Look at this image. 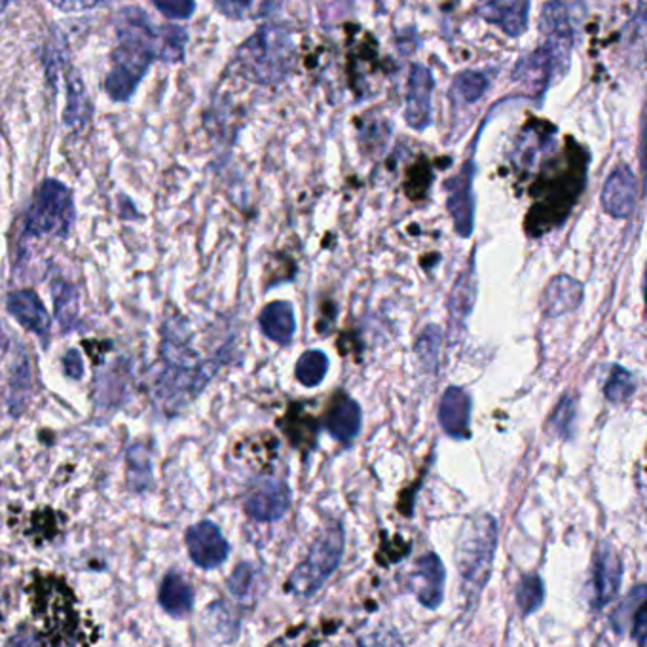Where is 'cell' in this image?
Segmentation results:
<instances>
[{
    "label": "cell",
    "instance_id": "obj_1",
    "mask_svg": "<svg viewBox=\"0 0 647 647\" xmlns=\"http://www.w3.org/2000/svg\"><path fill=\"white\" fill-rule=\"evenodd\" d=\"M158 56L155 25L139 8H125L118 14L117 48L105 89L112 101H127L135 94L150 63Z\"/></svg>",
    "mask_w": 647,
    "mask_h": 647
},
{
    "label": "cell",
    "instance_id": "obj_2",
    "mask_svg": "<svg viewBox=\"0 0 647 647\" xmlns=\"http://www.w3.org/2000/svg\"><path fill=\"white\" fill-rule=\"evenodd\" d=\"M296 59V45L285 27L270 23L243 42L237 66L245 78L260 86H276L288 78Z\"/></svg>",
    "mask_w": 647,
    "mask_h": 647
},
{
    "label": "cell",
    "instance_id": "obj_3",
    "mask_svg": "<svg viewBox=\"0 0 647 647\" xmlns=\"http://www.w3.org/2000/svg\"><path fill=\"white\" fill-rule=\"evenodd\" d=\"M498 547V523L488 513H477L462 526L456 545L457 574L467 602H477L492 574Z\"/></svg>",
    "mask_w": 647,
    "mask_h": 647
},
{
    "label": "cell",
    "instance_id": "obj_4",
    "mask_svg": "<svg viewBox=\"0 0 647 647\" xmlns=\"http://www.w3.org/2000/svg\"><path fill=\"white\" fill-rule=\"evenodd\" d=\"M344 547H346V539H344L342 524H327L312 545L308 557L294 567L288 582L289 593L298 598L317 595L319 588L329 582V577L340 566V560L344 557Z\"/></svg>",
    "mask_w": 647,
    "mask_h": 647
},
{
    "label": "cell",
    "instance_id": "obj_5",
    "mask_svg": "<svg viewBox=\"0 0 647 647\" xmlns=\"http://www.w3.org/2000/svg\"><path fill=\"white\" fill-rule=\"evenodd\" d=\"M30 606L35 618L45 626L46 647H58L76 628V610L73 593L65 582L56 577H42L29 588Z\"/></svg>",
    "mask_w": 647,
    "mask_h": 647
},
{
    "label": "cell",
    "instance_id": "obj_6",
    "mask_svg": "<svg viewBox=\"0 0 647 647\" xmlns=\"http://www.w3.org/2000/svg\"><path fill=\"white\" fill-rule=\"evenodd\" d=\"M73 194L65 184L56 179H48L38 188L29 215H27V234L35 237H66L74 227Z\"/></svg>",
    "mask_w": 647,
    "mask_h": 647
},
{
    "label": "cell",
    "instance_id": "obj_7",
    "mask_svg": "<svg viewBox=\"0 0 647 647\" xmlns=\"http://www.w3.org/2000/svg\"><path fill=\"white\" fill-rule=\"evenodd\" d=\"M539 29L544 38L539 48H544L545 52L551 56L560 73H566L572 58V46H574V25H572L570 7L562 2H547L544 7V17L539 22Z\"/></svg>",
    "mask_w": 647,
    "mask_h": 647
},
{
    "label": "cell",
    "instance_id": "obj_8",
    "mask_svg": "<svg viewBox=\"0 0 647 647\" xmlns=\"http://www.w3.org/2000/svg\"><path fill=\"white\" fill-rule=\"evenodd\" d=\"M186 549L194 564L204 570L222 566L229 559L230 545L219 526L209 521L194 524L186 532Z\"/></svg>",
    "mask_w": 647,
    "mask_h": 647
},
{
    "label": "cell",
    "instance_id": "obj_9",
    "mask_svg": "<svg viewBox=\"0 0 647 647\" xmlns=\"http://www.w3.org/2000/svg\"><path fill=\"white\" fill-rule=\"evenodd\" d=\"M291 505V493L281 480H263L251 490L245 500V513L257 523H276L285 516Z\"/></svg>",
    "mask_w": 647,
    "mask_h": 647
},
{
    "label": "cell",
    "instance_id": "obj_10",
    "mask_svg": "<svg viewBox=\"0 0 647 647\" xmlns=\"http://www.w3.org/2000/svg\"><path fill=\"white\" fill-rule=\"evenodd\" d=\"M447 570L435 552H427L408 577V588L424 608L437 610L444 600Z\"/></svg>",
    "mask_w": 647,
    "mask_h": 647
},
{
    "label": "cell",
    "instance_id": "obj_11",
    "mask_svg": "<svg viewBox=\"0 0 647 647\" xmlns=\"http://www.w3.org/2000/svg\"><path fill=\"white\" fill-rule=\"evenodd\" d=\"M434 89L435 81L431 71L426 65H412L408 91H406L405 120L406 124L416 132H422L431 124Z\"/></svg>",
    "mask_w": 647,
    "mask_h": 647
},
{
    "label": "cell",
    "instance_id": "obj_12",
    "mask_svg": "<svg viewBox=\"0 0 647 647\" xmlns=\"http://www.w3.org/2000/svg\"><path fill=\"white\" fill-rule=\"evenodd\" d=\"M623 582V562L611 545H600L593 572V608L602 610L615 600Z\"/></svg>",
    "mask_w": 647,
    "mask_h": 647
},
{
    "label": "cell",
    "instance_id": "obj_13",
    "mask_svg": "<svg viewBox=\"0 0 647 647\" xmlns=\"http://www.w3.org/2000/svg\"><path fill=\"white\" fill-rule=\"evenodd\" d=\"M638 196V181L628 166H619L611 171L603 184L602 206L606 213L615 219L631 217Z\"/></svg>",
    "mask_w": 647,
    "mask_h": 647
},
{
    "label": "cell",
    "instance_id": "obj_14",
    "mask_svg": "<svg viewBox=\"0 0 647 647\" xmlns=\"http://www.w3.org/2000/svg\"><path fill=\"white\" fill-rule=\"evenodd\" d=\"M7 308L25 331L37 334L42 346L48 347L50 344V316L35 291H30V289L14 291L8 296Z\"/></svg>",
    "mask_w": 647,
    "mask_h": 647
},
{
    "label": "cell",
    "instance_id": "obj_15",
    "mask_svg": "<svg viewBox=\"0 0 647 647\" xmlns=\"http://www.w3.org/2000/svg\"><path fill=\"white\" fill-rule=\"evenodd\" d=\"M473 166H467L460 175L452 176L447 188H449V211L454 222V229L462 237H469L473 234V221H475V199H473Z\"/></svg>",
    "mask_w": 647,
    "mask_h": 647
},
{
    "label": "cell",
    "instance_id": "obj_16",
    "mask_svg": "<svg viewBox=\"0 0 647 647\" xmlns=\"http://www.w3.org/2000/svg\"><path fill=\"white\" fill-rule=\"evenodd\" d=\"M439 422L444 434L452 439L471 437V398L467 391L452 386L444 391L439 406Z\"/></svg>",
    "mask_w": 647,
    "mask_h": 647
},
{
    "label": "cell",
    "instance_id": "obj_17",
    "mask_svg": "<svg viewBox=\"0 0 647 647\" xmlns=\"http://www.w3.org/2000/svg\"><path fill=\"white\" fill-rule=\"evenodd\" d=\"M582 281L570 276H557L549 281L541 296V309L547 317H560L574 312L583 301Z\"/></svg>",
    "mask_w": 647,
    "mask_h": 647
},
{
    "label": "cell",
    "instance_id": "obj_18",
    "mask_svg": "<svg viewBox=\"0 0 647 647\" xmlns=\"http://www.w3.org/2000/svg\"><path fill=\"white\" fill-rule=\"evenodd\" d=\"M529 2L526 0H505L486 2L478 8V14L492 25H498L509 37H521L528 27Z\"/></svg>",
    "mask_w": 647,
    "mask_h": 647
},
{
    "label": "cell",
    "instance_id": "obj_19",
    "mask_svg": "<svg viewBox=\"0 0 647 647\" xmlns=\"http://www.w3.org/2000/svg\"><path fill=\"white\" fill-rule=\"evenodd\" d=\"M258 325L272 342L281 344V346H288L293 340L294 331H296L293 304L281 301L268 304L258 316Z\"/></svg>",
    "mask_w": 647,
    "mask_h": 647
},
{
    "label": "cell",
    "instance_id": "obj_20",
    "mask_svg": "<svg viewBox=\"0 0 647 647\" xmlns=\"http://www.w3.org/2000/svg\"><path fill=\"white\" fill-rule=\"evenodd\" d=\"M327 429L329 434L342 442H350L361 431V408L353 399L342 395L332 403L331 411L327 412Z\"/></svg>",
    "mask_w": 647,
    "mask_h": 647
},
{
    "label": "cell",
    "instance_id": "obj_21",
    "mask_svg": "<svg viewBox=\"0 0 647 647\" xmlns=\"http://www.w3.org/2000/svg\"><path fill=\"white\" fill-rule=\"evenodd\" d=\"M94 114L89 103L88 91L82 82L81 74L69 71L66 74V107L63 114V122L71 130H82L88 124Z\"/></svg>",
    "mask_w": 647,
    "mask_h": 647
},
{
    "label": "cell",
    "instance_id": "obj_22",
    "mask_svg": "<svg viewBox=\"0 0 647 647\" xmlns=\"http://www.w3.org/2000/svg\"><path fill=\"white\" fill-rule=\"evenodd\" d=\"M158 600H160V606L166 610V613H170L171 618H186L192 611V606H194V590H192L188 583L184 582L183 575L170 572L163 577Z\"/></svg>",
    "mask_w": 647,
    "mask_h": 647
},
{
    "label": "cell",
    "instance_id": "obj_23",
    "mask_svg": "<svg viewBox=\"0 0 647 647\" xmlns=\"http://www.w3.org/2000/svg\"><path fill=\"white\" fill-rule=\"evenodd\" d=\"M53 308L58 316L59 325L63 331H73L78 327V316H81V296L78 289L66 283L65 280H56L52 283Z\"/></svg>",
    "mask_w": 647,
    "mask_h": 647
},
{
    "label": "cell",
    "instance_id": "obj_24",
    "mask_svg": "<svg viewBox=\"0 0 647 647\" xmlns=\"http://www.w3.org/2000/svg\"><path fill=\"white\" fill-rule=\"evenodd\" d=\"M477 280H475V270L473 265L469 266L467 272L460 273L456 285L452 289V296H450V312L454 321H462L469 316L473 304H475V294H477Z\"/></svg>",
    "mask_w": 647,
    "mask_h": 647
},
{
    "label": "cell",
    "instance_id": "obj_25",
    "mask_svg": "<svg viewBox=\"0 0 647 647\" xmlns=\"http://www.w3.org/2000/svg\"><path fill=\"white\" fill-rule=\"evenodd\" d=\"M327 370H329L327 355L319 350H308L302 353L301 359L296 361L294 375L304 388H316L324 382Z\"/></svg>",
    "mask_w": 647,
    "mask_h": 647
},
{
    "label": "cell",
    "instance_id": "obj_26",
    "mask_svg": "<svg viewBox=\"0 0 647 647\" xmlns=\"http://www.w3.org/2000/svg\"><path fill=\"white\" fill-rule=\"evenodd\" d=\"M646 585H636L625 600L619 603L618 610L613 611V615H611V625L615 633L625 634L634 625V619L638 615V611L646 606Z\"/></svg>",
    "mask_w": 647,
    "mask_h": 647
},
{
    "label": "cell",
    "instance_id": "obj_27",
    "mask_svg": "<svg viewBox=\"0 0 647 647\" xmlns=\"http://www.w3.org/2000/svg\"><path fill=\"white\" fill-rule=\"evenodd\" d=\"M544 579L537 574L524 575L516 587V603L523 611V615H532L534 611L539 610L544 606Z\"/></svg>",
    "mask_w": 647,
    "mask_h": 647
},
{
    "label": "cell",
    "instance_id": "obj_28",
    "mask_svg": "<svg viewBox=\"0 0 647 647\" xmlns=\"http://www.w3.org/2000/svg\"><path fill=\"white\" fill-rule=\"evenodd\" d=\"M184 46H186V30L179 25L162 27L158 35V58L168 63H179L184 59Z\"/></svg>",
    "mask_w": 647,
    "mask_h": 647
},
{
    "label": "cell",
    "instance_id": "obj_29",
    "mask_svg": "<svg viewBox=\"0 0 647 647\" xmlns=\"http://www.w3.org/2000/svg\"><path fill=\"white\" fill-rule=\"evenodd\" d=\"M442 347V331L441 327L437 325H427L426 329L419 334L418 344H416V352H418L419 361L427 370H435L437 363H439V355H441Z\"/></svg>",
    "mask_w": 647,
    "mask_h": 647
},
{
    "label": "cell",
    "instance_id": "obj_30",
    "mask_svg": "<svg viewBox=\"0 0 647 647\" xmlns=\"http://www.w3.org/2000/svg\"><path fill=\"white\" fill-rule=\"evenodd\" d=\"M127 483L132 490H145L150 486L152 471H150V457L141 447H133L127 454Z\"/></svg>",
    "mask_w": 647,
    "mask_h": 647
},
{
    "label": "cell",
    "instance_id": "obj_31",
    "mask_svg": "<svg viewBox=\"0 0 647 647\" xmlns=\"http://www.w3.org/2000/svg\"><path fill=\"white\" fill-rule=\"evenodd\" d=\"M488 84L490 82L485 74L478 73V71H465V73L457 74L456 81H454V91L464 99L465 103H475L485 96Z\"/></svg>",
    "mask_w": 647,
    "mask_h": 647
},
{
    "label": "cell",
    "instance_id": "obj_32",
    "mask_svg": "<svg viewBox=\"0 0 647 647\" xmlns=\"http://www.w3.org/2000/svg\"><path fill=\"white\" fill-rule=\"evenodd\" d=\"M636 390V383H634V376L623 367L611 368L610 378L606 383V398L610 399L611 403H623L626 399L633 395Z\"/></svg>",
    "mask_w": 647,
    "mask_h": 647
},
{
    "label": "cell",
    "instance_id": "obj_33",
    "mask_svg": "<svg viewBox=\"0 0 647 647\" xmlns=\"http://www.w3.org/2000/svg\"><path fill=\"white\" fill-rule=\"evenodd\" d=\"M575 422V401L574 398H566L560 401V405L557 406V411L552 414V427L554 431L562 439H570L572 431H574Z\"/></svg>",
    "mask_w": 647,
    "mask_h": 647
},
{
    "label": "cell",
    "instance_id": "obj_34",
    "mask_svg": "<svg viewBox=\"0 0 647 647\" xmlns=\"http://www.w3.org/2000/svg\"><path fill=\"white\" fill-rule=\"evenodd\" d=\"M215 7L221 10L222 14L229 17H258V15L270 12L272 4H258V2H217Z\"/></svg>",
    "mask_w": 647,
    "mask_h": 647
},
{
    "label": "cell",
    "instance_id": "obj_35",
    "mask_svg": "<svg viewBox=\"0 0 647 647\" xmlns=\"http://www.w3.org/2000/svg\"><path fill=\"white\" fill-rule=\"evenodd\" d=\"M359 647H405L399 634L391 628H376L359 638Z\"/></svg>",
    "mask_w": 647,
    "mask_h": 647
},
{
    "label": "cell",
    "instance_id": "obj_36",
    "mask_svg": "<svg viewBox=\"0 0 647 647\" xmlns=\"http://www.w3.org/2000/svg\"><path fill=\"white\" fill-rule=\"evenodd\" d=\"M253 579H255V570H253V566L251 564H240V566L235 567L234 574L230 575V593L237 596V598H243V596L249 593Z\"/></svg>",
    "mask_w": 647,
    "mask_h": 647
},
{
    "label": "cell",
    "instance_id": "obj_37",
    "mask_svg": "<svg viewBox=\"0 0 647 647\" xmlns=\"http://www.w3.org/2000/svg\"><path fill=\"white\" fill-rule=\"evenodd\" d=\"M156 10H160L166 17H171V20H188L192 14H194V10H196V4L194 2H183V0H179V2H155Z\"/></svg>",
    "mask_w": 647,
    "mask_h": 647
},
{
    "label": "cell",
    "instance_id": "obj_38",
    "mask_svg": "<svg viewBox=\"0 0 647 647\" xmlns=\"http://www.w3.org/2000/svg\"><path fill=\"white\" fill-rule=\"evenodd\" d=\"M8 647H46V642L40 634L33 633L30 628L23 626L10 638Z\"/></svg>",
    "mask_w": 647,
    "mask_h": 647
},
{
    "label": "cell",
    "instance_id": "obj_39",
    "mask_svg": "<svg viewBox=\"0 0 647 647\" xmlns=\"http://www.w3.org/2000/svg\"><path fill=\"white\" fill-rule=\"evenodd\" d=\"M63 370L69 378L73 380H81L84 376V365H82V357L78 350H69L63 357Z\"/></svg>",
    "mask_w": 647,
    "mask_h": 647
},
{
    "label": "cell",
    "instance_id": "obj_40",
    "mask_svg": "<svg viewBox=\"0 0 647 647\" xmlns=\"http://www.w3.org/2000/svg\"><path fill=\"white\" fill-rule=\"evenodd\" d=\"M59 10L65 12H73V10H88V8L103 7V2H61V4H53Z\"/></svg>",
    "mask_w": 647,
    "mask_h": 647
},
{
    "label": "cell",
    "instance_id": "obj_41",
    "mask_svg": "<svg viewBox=\"0 0 647 647\" xmlns=\"http://www.w3.org/2000/svg\"><path fill=\"white\" fill-rule=\"evenodd\" d=\"M4 350H7V337H4V331L0 329V355L4 353Z\"/></svg>",
    "mask_w": 647,
    "mask_h": 647
}]
</instances>
